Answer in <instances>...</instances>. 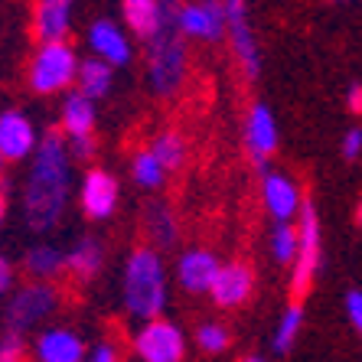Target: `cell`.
Listing matches in <instances>:
<instances>
[{"mask_svg":"<svg viewBox=\"0 0 362 362\" xmlns=\"http://www.w3.org/2000/svg\"><path fill=\"white\" fill-rule=\"evenodd\" d=\"M69 189H72V157L66 137L59 131H49L36 147L23 189V216L30 228L46 232L56 226L69 206Z\"/></svg>","mask_w":362,"mask_h":362,"instance_id":"6da1fadb","label":"cell"},{"mask_svg":"<svg viewBox=\"0 0 362 362\" xmlns=\"http://www.w3.org/2000/svg\"><path fill=\"white\" fill-rule=\"evenodd\" d=\"M78 202H82V212L88 219H108L111 212L118 209V180L111 177L108 170L92 167L78 186Z\"/></svg>","mask_w":362,"mask_h":362,"instance_id":"5bb4252c","label":"cell"},{"mask_svg":"<svg viewBox=\"0 0 362 362\" xmlns=\"http://www.w3.org/2000/svg\"><path fill=\"white\" fill-rule=\"evenodd\" d=\"M262 202L268 216L278 222H297L303 209V189L297 186V180L284 170H262Z\"/></svg>","mask_w":362,"mask_h":362,"instance_id":"8fae6325","label":"cell"},{"mask_svg":"<svg viewBox=\"0 0 362 362\" xmlns=\"http://www.w3.org/2000/svg\"><path fill=\"white\" fill-rule=\"evenodd\" d=\"M278 144H281V131H278V118H274L271 105L252 101V108L245 115V151H248L255 167L268 170L264 163L278 153Z\"/></svg>","mask_w":362,"mask_h":362,"instance_id":"30bf717a","label":"cell"},{"mask_svg":"<svg viewBox=\"0 0 362 362\" xmlns=\"http://www.w3.org/2000/svg\"><path fill=\"white\" fill-rule=\"evenodd\" d=\"M255 294V271L252 264H245V262H228L219 268V278L212 281V291L209 297L219 307H242L248 297Z\"/></svg>","mask_w":362,"mask_h":362,"instance_id":"e0dca14e","label":"cell"},{"mask_svg":"<svg viewBox=\"0 0 362 362\" xmlns=\"http://www.w3.org/2000/svg\"><path fill=\"white\" fill-rule=\"evenodd\" d=\"M131 177H134V183L144 186V189H157V186H163L167 170L160 167V160H157L151 151H141V153H134V160H131Z\"/></svg>","mask_w":362,"mask_h":362,"instance_id":"83f0119b","label":"cell"},{"mask_svg":"<svg viewBox=\"0 0 362 362\" xmlns=\"http://www.w3.org/2000/svg\"><path fill=\"white\" fill-rule=\"evenodd\" d=\"M85 362H121V356H118V349H115L111 343H98L92 353L85 356Z\"/></svg>","mask_w":362,"mask_h":362,"instance_id":"836d02e7","label":"cell"},{"mask_svg":"<svg viewBox=\"0 0 362 362\" xmlns=\"http://www.w3.org/2000/svg\"><path fill=\"white\" fill-rule=\"evenodd\" d=\"M0 359L4 362L23 359V337H20V333H4V337H0Z\"/></svg>","mask_w":362,"mask_h":362,"instance_id":"4dcf8cb0","label":"cell"},{"mask_svg":"<svg viewBox=\"0 0 362 362\" xmlns=\"http://www.w3.org/2000/svg\"><path fill=\"white\" fill-rule=\"evenodd\" d=\"M226 40L232 46V56H235L242 76L255 82L264 69V56L252 20H248V4H242V0H226Z\"/></svg>","mask_w":362,"mask_h":362,"instance_id":"8992f818","label":"cell"},{"mask_svg":"<svg viewBox=\"0 0 362 362\" xmlns=\"http://www.w3.org/2000/svg\"><path fill=\"white\" fill-rule=\"evenodd\" d=\"M59 307V291L52 284H26L23 291L13 294L7 307V333H26L46 317H52Z\"/></svg>","mask_w":362,"mask_h":362,"instance_id":"ba28073f","label":"cell"},{"mask_svg":"<svg viewBox=\"0 0 362 362\" xmlns=\"http://www.w3.org/2000/svg\"><path fill=\"white\" fill-rule=\"evenodd\" d=\"M303 323H307V313H303V303L300 300H291L281 310L278 323H274V337H271V346H274V353H291L297 343V337L303 333Z\"/></svg>","mask_w":362,"mask_h":362,"instance_id":"603a6c76","label":"cell"},{"mask_svg":"<svg viewBox=\"0 0 362 362\" xmlns=\"http://www.w3.org/2000/svg\"><path fill=\"white\" fill-rule=\"evenodd\" d=\"M232 343V333H228L226 323H216V320H206L196 327V346H199L202 353L209 356H222Z\"/></svg>","mask_w":362,"mask_h":362,"instance_id":"f1b7e54d","label":"cell"},{"mask_svg":"<svg viewBox=\"0 0 362 362\" xmlns=\"http://www.w3.org/2000/svg\"><path fill=\"white\" fill-rule=\"evenodd\" d=\"M66 147H69V157H76V160H92L95 157V134L92 137H66Z\"/></svg>","mask_w":362,"mask_h":362,"instance_id":"d6a6232c","label":"cell"},{"mask_svg":"<svg viewBox=\"0 0 362 362\" xmlns=\"http://www.w3.org/2000/svg\"><path fill=\"white\" fill-rule=\"evenodd\" d=\"M33 30L40 42H66L72 30V4L69 0H42L33 10Z\"/></svg>","mask_w":362,"mask_h":362,"instance_id":"d6986e66","label":"cell"},{"mask_svg":"<svg viewBox=\"0 0 362 362\" xmlns=\"http://www.w3.org/2000/svg\"><path fill=\"white\" fill-rule=\"evenodd\" d=\"M26 271H30V278L46 284V281H52L56 274L66 271V255L59 248H52V245H36L33 252L26 255Z\"/></svg>","mask_w":362,"mask_h":362,"instance_id":"484cf974","label":"cell"},{"mask_svg":"<svg viewBox=\"0 0 362 362\" xmlns=\"http://www.w3.org/2000/svg\"><path fill=\"white\" fill-rule=\"evenodd\" d=\"M297 248H300V235H297L294 222H278V226L271 228L268 252H271V262H274V264L291 268V264L297 262Z\"/></svg>","mask_w":362,"mask_h":362,"instance_id":"d4e9b609","label":"cell"},{"mask_svg":"<svg viewBox=\"0 0 362 362\" xmlns=\"http://www.w3.org/2000/svg\"><path fill=\"white\" fill-rule=\"evenodd\" d=\"M346 108L353 115H362V82H353L346 88Z\"/></svg>","mask_w":362,"mask_h":362,"instance_id":"e575fe53","label":"cell"},{"mask_svg":"<svg viewBox=\"0 0 362 362\" xmlns=\"http://www.w3.org/2000/svg\"><path fill=\"white\" fill-rule=\"evenodd\" d=\"M62 137H92L95 131V101H88L82 92H72L66 101H62Z\"/></svg>","mask_w":362,"mask_h":362,"instance_id":"44dd1931","label":"cell"},{"mask_svg":"<svg viewBox=\"0 0 362 362\" xmlns=\"http://www.w3.org/2000/svg\"><path fill=\"white\" fill-rule=\"evenodd\" d=\"M0 177H4V157H0Z\"/></svg>","mask_w":362,"mask_h":362,"instance_id":"ab89813d","label":"cell"},{"mask_svg":"<svg viewBox=\"0 0 362 362\" xmlns=\"http://www.w3.org/2000/svg\"><path fill=\"white\" fill-rule=\"evenodd\" d=\"M144 235L151 242V248L163 252V248H173L180 238V222H177V212L170 209L167 202H147L144 209Z\"/></svg>","mask_w":362,"mask_h":362,"instance_id":"ffe728a7","label":"cell"},{"mask_svg":"<svg viewBox=\"0 0 362 362\" xmlns=\"http://www.w3.org/2000/svg\"><path fill=\"white\" fill-rule=\"evenodd\" d=\"M40 147L33 121L26 118L23 111H4L0 115V157L7 160H26L33 157Z\"/></svg>","mask_w":362,"mask_h":362,"instance_id":"2e32d148","label":"cell"},{"mask_svg":"<svg viewBox=\"0 0 362 362\" xmlns=\"http://www.w3.org/2000/svg\"><path fill=\"white\" fill-rule=\"evenodd\" d=\"M186 72H189L186 40L177 33V23H170L153 40H147V82L153 95L173 98L183 88Z\"/></svg>","mask_w":362,"mask_h":362,"instance_id":"3957f363","label":"cell"},{"mask_svg":"<svg viewBox=\"0 0 362 362\" xmlns=\"http://www.w3.org/2000/svg\"><path fill=\"white\" fill-rule=\"evenodd\" d=\"M339 153H343V160H359L362 157V127H346L343 141H339Z\"/></svg>","mask_w":362,"mask_h":362,"instance_id":"f546056e","label":"cell"},{"mask_svg":"<svg viewBox=\"0 0 362 362\" xmlns=\"http://www.w3.org/2000/svg\"><path fill=\"white\" fill-rule=\"evenodd\" d=\"M111 82H115V69L108 66V62H101V59H82V66H78V92L85 95L88 101L95 98H105V95L111 92Z\"/></svg>","mask_w":362,"mask_h":362,"instance_id":"cb8c5ba5","label":"cell"},{"mask_svg":"<svg viewBox=\"0 0 362 362\" xmlns=\"http://www.w3.org/2000/svg\"><path fill=\"white\" fill-rule=\"evenodd\" d=\"M294 226H297V235H300V248H297V262L291 264V291H294V297H303L313 287L323 264V232H320V216H317L313 202H303Z\"/></svg>","mask_w":362,"mask_h":362,"instance_id":"5b68a950","label":"cell"},{"mask_svg":"<svg viewBox=\"0 0 362 362\" xmlns=\"http://www.w3.org/2000/svg\"><path fill=\"white\" fill-rule=\"evenodd\" d=\"M0 362H4V359H0Z\"/></svg>","mask_w":362,"mask_h":362,"instance_id":"60d3db41","label":"cell"},{"mask_svg":"<svg viewBox=\"0 0 362 362\" xmlns=\"http://www.w3.org/2000/svg\"><path fill=\"white\" fill-rule=\"evenodd\" d=\"M88 49H92L95 59L108 62L111 69H121L134 59V46H131L127 33L115 20H105V17L88 26Z\"/></svg>","mask_w":362,"mask_h":362,"instance_id":"9a60e30c","label":"cell"},{"mask_svg":"<svg viewBox=\"0 0 362 362\" xmlns=\"http://www.w3.org/2000/svg\"><path fill=\"white\" fill-rule=\"evenodd\" d=\"M177 7L180 4H173V0H124V4H121V17L127 20V30H131V33H137L147 42L160 33L163 26L173 23Z\"/></svg>","mask_w":362,"mask_h":362,"instance_id":"7c38bea8","label":"cell"},{"mask_svg":"<svg viewBox=\"0 0 362 362\" xmlns=\"http://www.w3.org/2000/svg\"><path fill=\"white\" fill-rule=\"evenodd\" d=\"M134 356L141 362H183L186 359V333L173 320L141 323L134 333Z\"/></svg>","mask_w":362,"mask_h":362,"instance_id":"52a82bcc","label":"cell"},{"mask_svg":"<svg viewBox=\"0 0 362 362\" xmlns=\"http://www.w3.org/2000/svg\"><path fill=\"white\" fill-rule=\"evenodd\" d=\"M219 268L222 262L216 258V252H209V248H186L177 258L173 274H177L180 287L186 294H209L212 281L219 278Z\"/></svg>","mask_w":362,"mask_h":362,"instance_id":"4fadbf2b","label":"cell"},{"mask_svg":"<svg viewBox=\"0 0 362 362\" xmlns=\"http://www.w3.org/2000/svg\"><path fill=\"white\" fill-rule=\"evenodd\" d=\"M105 264V248L98 238H78L72 245V252L66 255V271L76 281H92Z\"/></svg>","mask_w":362,"mask_h":362,"instance_id":"7402d4cb","label":"cell"},{"mask_svg":"<svg viewBox=\"0 0 362 362\" xmlns=\"http://www.w3.org/2000/svg\"><path fill=\"white\" fill-rule=\"evenodd\" d=\"M36 362H85V343L76 329L69 327H49L42 329L33 343Z\"/></svg>","mask_w":362,"mask_h":362,"instance_id":"ac0fdd59","label":"cell"},{"mask_svg":"<svg viewBox=\"0 0 362 362\" xmlns=\"http://www.w3.org/2000/svg\"><path fill=\"white\" fill-rule=\"evenodd\" d=\"M173 23H177V33L183 40L219 42V40H226V4H219V0L180 4Z\"/></svg>","mask_w":362,"mask_h":362,"instance_id":"9c48e42d","label":"cell"},{"mask_svg":"<svg viewBox=\"0 0 362 362\" xmlns=\"http://www.w3.org/2000/svg\"><path fill=\"white\" fill-rule=\"evenodd\" d=\"M238 362H264L262 356H245V359H238Z\"/></svg>","mask_w":362,"mask_h":362,"instance_id":"f35d334b","label":"cell"},{"mask_svg":"<svg viewBox=\"0 0 362 362\" xmlns=\"http://www.w3.org/2000/svg\"><path fill=\"white\" fill-rule=\"evenodd\" d=\"M10 287H13V264L7 258H0V294H7Z\"/></svg>","mask_w":362,"mask_h":362,"instance_id":"d590c367","label":"cell"},{"mask_svg":"<svg viewBox=\"0 0 362 362\" xmlns=\"http://www.w3.org/2000/svg\"><path fill=\"white\" fill-rule=\"evenodd\" d=\"M124 307L127 313L141 323L160 320L163 307H167L170 297V278H167V264H163V255L151 245H141L127 255L124 264Z\"/></svg>","mask_w":362,"mask_h":362,"instance_id":"7a4b0ae2","label":"cell"},{"mask_svg":"<svg viewBox=\"0 0 362 362\" xmlns=\"http://www.w3.org/2000/svg\"><path fill=\"white\" fill-rule=\"evenodd\" d=\"M4 216H7V196H4V189H0V222H4Z\"/></svg>","mask_w":362,"mask_h":362,"instance_id":"8d00e7d4","label":"cell"},{"mask_svg":"<svg viewBox=\"0 0 362 362\" xmlns=\"http://www.w3.org/2000/svg\"><path fill=\"white\" fill-rule=\"evenodd\" d=\"M82 59L69 42H42L30 62V88L40 95H59L78 78Z\"/></svg>","mask_w":362,"mask_h":362,"instance_id":"277c9868","label":"cell"},{"mask_svg":"<svg viewBox=\"0 0 362 362\" xmlns=\"http://www.w3.org/2000/svg\"><path fill=\"white\" fill-rule=\"evenodd\" d=\"M356 226H359V228H362V199H359V202H356Z\"/></svg>","mask_w":362,"mask_h":362,"instance_id":"74e56055","label":"cell"},{"mask_svg":"<svg viewBox=\"0 0 362 362\" xmlns=\"http://www.w3.org/2000/svg\"><path fill=\"white\" fill-rule=\"evenodd\" d=\"M346 317H349L353 329L359 333V339H362V291L359 287H353V291L346 294Z\"/></svg>","mask_w":362,"mask_h":362,"instance_id":"1f68e13d","label":"cell"},{"mask_svg":"<svg viewBox=\"0 0 362 362\" xmlns=\"http://www.w3.org/2000/svg\"><path fill=\"white\" fill-rule=\"evenodd\" d=\"M151 153L160 160V167L167 170H180L183 167V160H186V141H183V134L180 131H160V134L153 137V144H151Z\"/></svg>","mask_w":362,"mask_h":362,"instance_id":"4316f807","label":"cell"}]
</instances>
